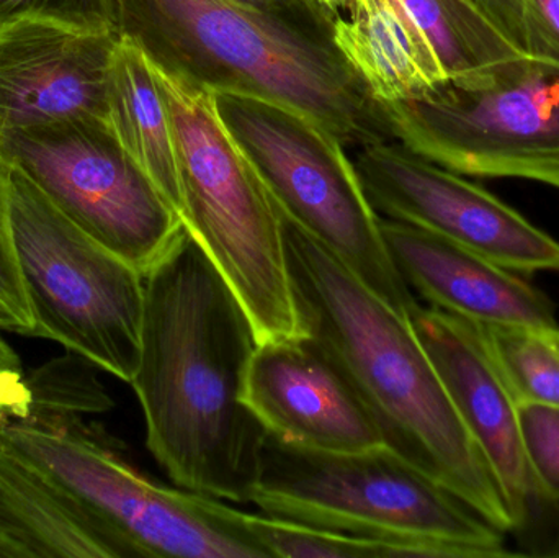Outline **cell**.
Here are the masks:
<instances>
[{
    "label": "cell",
    "mask_w": 559,
    "mask_h": 558,
    "mask_svg": "<svg viewBox=\"0 0 559 558\" xmlns=\"http://www.w3.org/2000/svg\"><path fill=\"white\" fill-rule=\"evenodd\" d=\"M143 282L140 364L131 385L147 449L182 490L251 503L267 438L245 400L261 344L254 324L186 226Z\"/></svg>",
    "instance_id": "cell-1"
},
{
    "label": "cell",
    "mask_w": 559,
    "mask_h": 558,
    "mask_svg": "<svg viewBox=\"0 0 559 558\" xmlns=\"http://www.w3.org/2000/svg\"><path fill=\"white\" fill-rule=\"evenodd\" d=\"M280 216L301 333L341 367L377 422L384 446L502 534L515 530L508 500L409 318L381 300L282 210Z\"/></svg>",
    "instance_id": "cell-2"
},
{
    "label": "cell",
    "mask_w": 559,
    "mask_h": 558,
    "mask_svg": "<svg viewBox=\"0 0 559 558\" xmlns=\"http://www.w3.org/2000/svg\"><path fill=\"white\" fill-rule=\"evenodd\" d=\"M115 10L118 36L160 71L298 108L347 146L396 141L383 102L332 36L236 0H115Z\"/></svg>",
    "instance_id": "cell-3"
},
{
    "label": "cell",
    "mask_w": 559,
    "mask_h": 558,
    "mask_svg": "<svg viewBox=\"0 0 559 558\" xmlns=\"http://www.w3.org/2000/svg\"><path fill=\"white\" fill-rule=\"evenodd\" d=\"M251 503L278 520L393 544L403 557H511L501 531L386 446L301 448L267 432Z\"/></svg>",
    "instance_id": "cell-4"
},
{
    "label": "cell",
    "mask_w": 559,
    "mask_h": 558,
    "mask_svg": "<svg viewBox=\"0 0 559 558\" xmlns=\"http://www.w3.org/2000/svg\"><path fill=\"white\" fill-rule=\"evenodd\" d=\"M154 72L173 127L183 226L248 311L261 343L296 336L301 328L277 203L219 120L212 92Z\"/></svg>",
    "instance_id": "cell-5"
},
{
    "label": "cell",
    "mask_w": 559,
    "mask_h": 558,
    "mask_svg": "<svg viewBox=\"0 0 559 558\" xmlns=\"http://www.w3.org/2000/svg\"><path fill=\"white\" fill-rule=\"evenodd\" d=\"M0 446L78 498L118 558H271L249 513L146 477L104 435L75 419L32 413L0 426Z\"/></svg>",
    "instance_id": "cell-6"
},
{
    "label": "cell",
    "mask_w": 559,
    "mask_h": 558,
    "mask_svg": "<svg viewBox=\"0 0 559 558\" xmlns=\"http://www.w3.org/2000/svg\"><path fill=\"white\" fill-rule=\"evenodd\" d=\"M212 94L219 120L278 209L409 318L419 301L388 254L380 215L341 140L298 108L235 92Z\"/></svg>",
    "instance_id": "cell-7"
},
{
    "label": "cell",
    "mask_w": 559,
    "mask_h": 558,
    "mask_svg": "<svg viewBox=\"0 0 559 558\" xmlns=\"http://www.w3.org/2000/svg\"><path fill=\"white\" fill-rule=\"evenodd\" d=\"M394 140L462 176L559 190V69L528 56L383 102Z\"/></svg>",
    "instance_id": "cell-8"
},
{
    "label": "cell",
    "mask_w": 559,
    "mask_h": 558,
    "mask_svg": "<svg viewBox=\"0 0 559 558\" xmlns=\"http://www.w3.org/2000/svg\"><path fill=\"white\" fill-rule=\"evenodd\" d=\"M10 226L35 336L131 383L140 364L143 275L59 212L13 166Z\"/></svg>",
    "instance_id": "cell-9"
},
{
    "label": "cell",
    "mask_w": 559,
    "mask_h": 558,
    "mask_svg": "<svg viewBox=\"0 0 559 558\" xmlns=\"http://www.w3.org/2000/svg\"><path fill=\"white\" fill-rule=\"evenodd\" d=\"M0 150L59 212L141 275L183 231L179 213L107 118L75 115L7 131Z\"/></svg>",
    "instance_id": "cell-10"
},
{
    "label": "cell",
    "mask_w": 559,
    "mask_h": 558,
    "mask_svg": "<svg viewBox=\"0 0 559 558\" xmlns=\"http://www.w3.org/2000/svg\"><path fill=\"white\" fill-rule=\"evenodd\" d=\"M355 173L381 218L419 226L518 274L559 272V242L462 174L397 144L358 147Z\"/></svg>",
    "instance_id": "cell-11"
},
{
    "label": "cell",
    "mask_w": 559,
    "mask_h": 558,
    "mask_svg": "<svg viewBox=\"0 0 559 558\" xmlns=\"http://www.w3.org/2000/svg\"><path fill=\"white\" fill-rule=\"evenodd\" d=\"M245 400L267 432L301 448L355 452L384 446L341 367L305 333L259 344Z\"/></svg>",
    "instance_id": "cell-12"
},
{
    "label": "cell",
    "mask_w": 559,
    "mask_h": 558,
    "mask_svg": "<svg viewBox=\"0 0 559 558\" xmlns=\"http://www.w3.org/2000/svg\"><path fill=\"white\" fill-rule=\"evenodd\" d=\"M409 321L521 526L535 487L522 441L519 403L481 328L420 304L411 311Z\"/></svg>",
    "instance_id": "cell-13"
},
{
    "label": "cell",
    "mask_w": 559,
    "mask_h": 558,
    "mask_svg": "<svg viewBox=\"0 0 559 558\" xmlns=\"http://www.w3.org/2000/svg\"><path fill=\"white\" fill-rule=\"evenodd\" d=\"M118 33L16 20L0 25V134L75 115L108 120Z\"/></svg>",
    "instance_id": "cell-14"
},
{
    "label": "cell",
    "mask_w": 559,
    "mask_h": 558,
    "mask_svg": "<svg viewBox=\"0 0 559 558\" xmlns=\"http://www.w3.org/2000/svg\"><path fill=\"white\" fill-rule=\"evenodd\" d=\"M380 228L394 268L430 307L475 324L559 330L554 301L518 272L409 223L380 216Z\"/></svg>",
    "instance_id": "cell-15"
},
{
    "label": "cell",
    "mask_w": 559,
    "mask_h": 558,
    "mask_svg": "<svg viewBox=\"0 0 559 558\" xmlns=\"http://www.w3.org/2000/svg\"><path fill=\"white\" fill-rule=\"evenodd\" d=\"M334 41L374 97L401 100L445 79L436 52L403 0H347Z\"/></svg>",
    "instance_id": "cell-16"
},
{
    "label": "cell",
    "mask_w": 559,
    "mask_h": 558,
    "mask_svg": "<svg viewBox=\"0 0 559 558\" xmlns=\"http://www.w3.org/2000/svg\"><path fill=\"white\" fill-rule=\"evenodd\" d=\"M0 514L36 557L118 558L100 524L58 482L0 446Z\"/></svg>",
    "instance_id": "cell-17"
},
{
    "label": "cell",
    "mask_w": 559,
    "mask_h": 558,
    "mask_svg": "<svg viewBox=\"0 0 559 558\" xmlns=\"http://www.w3.org/2000/svg\"><path fill=\"white\" fill-rule=\"evenodd\" d=\"M108 120L124 150L180 215L179 170L166 102L147 56L121 36L108 74Z\"/></svg>",
    "instance_id": "cell-18"
},
{
    "label": "cell",
    "mask_w": 559,
    "mask_h": 558,
    "mask_svg": "<svg viewBox=\"0 0 559 558\" xmlns=\"http://www.w3.org/2000/svg\"><path fill=\"white\" fill-rule=\"evenodd\" d=\"M436 52L445 78L481 71L522 56L469 0H403Z\"/></svg>",
    "instance_id": "cell-19"
},
{
    "label": "cell",
    "mask_w": 559,
    "mask_h": 558,
    "mask_svg": "<svg viewBox=\"0 0 559 558\" xmlns=\"http://www.w3.org/2000/svg\"><path fill=\"white\" fill-rule=\"evenodd\" d=\"M519 405L559 408L558 330L478 324Z\"/></svg>",
    "instance_id": "cell-20"
},
{
    "label": "cell",
    "mask_w": 559,
    "mask_h": 558,
    "mask_svg": "<svg viewBox=\"0 0 559 558\" xmlns=\"http://www.w3.org/2000/svg\"><path fill=\"white\" fill-rule=\"evenodd\" d=\"M249 526L271 558H400V550L383 541L332 533L267 514L249 513Z\"/></svg>",
    "instance_id": "cell-21"
},
{
    "label": "cell",
    "mask_w": 559,
    "mask_h": 558,
    "mask_svg": "<svg viewBox=\"0 0 559 558\" xmlns=\"http://www.w3.org/2000/svg\"><path fill=\"white\" fill-rule=\"evenodd\" d=\"M0 328L35 336L36 324L13 249L10 226V164L0 150Z\"/></svg>",
    "instance_id": "cell-22"
},
{
    "label": "cell",
    "mask_w": 559,
    "mask_h": 558,
    "mask_svg": "<svg viewBox=\"0 0 559 558\" xmlns=\"http://www.w3.org/2000/svg\"><path fill=\"white\" fill-rule=\"evenodd\" d=\"M519 422L535 494L559 504V408L525 403Z\"/></svg>",
    "instance_id": "cell-23"
},
{
    "label": "cell",
    "mask_w": 559,
    "mask_h": 558,
    "mask_svg": "<svg viewBox=\"0 0 559 558\" xmlns=\"http://www.w3.org/2000/svg\"><path fill=\"white\" fill-rule=\"evenodd\" d=\"M16 20L55 23L79 32L118 33L115 0H0V25Z\"/></svg>",
    "instance_id": "cell-24"
},
{
    "label": "cell",
    "mask_w": 559,
    "mask_h": 558,
    "mask_svg": "<svg viewBox=\"0 0 559 558\" xmlns=\"http://www.w3.org/2000/svg\"><path fill=\"white\" fill-rule=\"evenodd\" d=\"M525 56L559 69V0H524Z\"/></svg>",
    "instance_id": "cell-25"
},
{
    "label": "cell",
    "mask_w": 559,
    "mask_h": 558,
    "mask_svg": "<svg viewBox=\"0 0 559 558\" xmlns=\"http://www.w3.org/2000/svg\"><path fill=\"white\" fill-rule=\"evenodd\" d=\"M236 2L334 38V13L319 5L316 0H236Z\"/></svg>",
    "instance_id": "cell-26"
},
{
    "label": "cell",
    "mask_w": 559,
    "mask_h": 558,
    "mask_svg": "<svg viewBox=\"0 0 559 558\" xmlns=\"http://www.w3.org/2000/svg\"><path fill=\"white\" fill-rule=\"evenodd\" d=\"M472 5L525 56L524 0H469Z\"/></svg>",
    "instance_id": "cell-27"
},
{
    "label": "cell",
    "mask_w": 559,
    "mask_h": 558,
    "mask_svg": "<svg viewBox=\"0 0 559 558\" xmlns=\"http://www.w3.org/2000/svg\"><path fill=\"white\" fill-rule=\"evenodd\" d=\"M35 409L32 387L23 373L0 377V426L13 419H25Z\"/></svg>",
    "instance_id": "cell-28"
},
{
    "label": "cell",
    "mask_w": 559,
    "mask_h": 558,
    "mask_svg": "<svg viewBox=\"0 0 559 558\" xmlns=\"http://www.w3.org/2000/svg\"><path fill=\"white\" fill-rule=\"evenodd\" d=\"M28 541L0 514V558H35Z\"/></svg>",
    "instance_id": "cell-29"
},
{
    "label": "cell",
    "mask_w": 559,
    "mask_h": 558,
    "mask_svg": "<svg viewBox=\"0 0 559 558\" xmlns=\"http://www.w3.org/2000/svg\"><path fill=\"white\" fill-rule=\"evenodd\" d=\"M22 373V364L15 351L0 336V377Z\"/></svg>",
    "instance_id": "cell-30"
},
{
    "label": "cell",
    "mask_w": 559,
    "mask_h": 558,
    "mask_svg": "<svg viewBox=\"0 0 559 558\" xmlns=\"http://www.w3.org/2000/svg\"><path fill=\"white\" fill-rule=\"evenodd\" d=\"M316 2H318L319 5L324 7V9H328L329 12L334 13L335 16L338 15L341 10L345 9V3H347V0H316Z\"/></svg>",
    "instance_id": "cell-31"
},
{
    "label": "cell",
    "mask_w": 559,
    "mask_h": 558,
    "mask_svg": "<svg viewBox=\"0 0 559 558\" xmlns=\"http://www.w3.org/2000/svg\"><path fill=\"white\" fill-rule=\"evenodd\" d=\"M558 337H559V330H558Z\"/></svg>",
    "instance_id": "cell-32"
},
{
    "label": "cell",
    "mask_w": 559,
    "mask_h": 558,
    "mask_svg": "<svg viewBox=\"0 0 559 558\" xmlns=\"http://www.w3.org/2000/svg\"><path fill=\"white\" fill-rule=\"evenodd\" d=\"M558 556H559V554H558Z\"/></svg>",
    "instance_id": "cell-33"
}]
</instances>
